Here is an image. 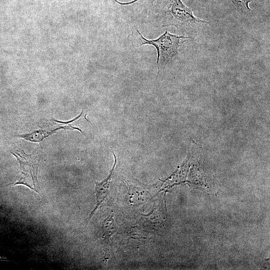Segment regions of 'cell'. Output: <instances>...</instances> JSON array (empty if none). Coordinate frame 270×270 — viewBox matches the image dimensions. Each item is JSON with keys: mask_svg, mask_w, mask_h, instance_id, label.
Returning <instances> with one entry per match:
<instances>
[{"mask_svg": "<svg viewBox=\"0 0 270 270\" xmlns=\"http://www.w3.org/2000/svg\"><path fill=\"white\" fill-rule=\"evenodd\" d=\"M146 21L156 28L174 26L191 38L209 25V22L196 17L182 0H156L147 8Z\"/></svg>", "mask_w": 270, "mask_h": 270, "instance_id": "cell-1", "label": "cell"}, {"mask_svg": "<svg viewBox=\"0 0 270 270\" xmlns=\"http://www.w3.org/2000/svg\"><path fill=\"white\" fill-rule=\"evenodd\" d=\"M140 36L142 45L150 44L154 46L157 52L158 74L179 52L184 42L191 38L187 36H178L166 30L162 34L154 40H148L136 30Z\"/></svg>", "mask_w": 270, "mask_h": 270, "instance_id": "cell-2", "label": "cell"}, {"mask_svg": "<svg viewBox=\"0 0 270 270\" xmlns=\"http://www.w3.org/2000/svg\"><path fill=\"white\" fill-rule=\"evenodd\" d=\"M21 151L20 153L12 152L20 164V174L17 181L8 185H24L42 196V192L37 178L39 156L34 154H27Z\"/></svg>", "mask_w": 270, "mask_h": 270, "instance_id": "cell-3", "label": "cell"}, {"mask_svg": "<svg viewBox=\"0 0 270 270\" xmlns=\"http://www.w3.org/2000/svg\"><path fill=\"white\" fill-rule=\"evenodd\" d=\"M114 163L110 172L106 178L100 182H95V194H96V204L86 219V224H87L90 220L92 218L96 210L102 204L107 198L110 192V183L113 174L114 168L116 166V160L115 155Z\"/></svg>", "mask_w": 270, "mask_h": 270, "instance_id": "cell-4", "label": "cell"}, {"mask_svg": "<svg viewBox=\"0 0 270 270\" xmlns=\"http://www.w3.org/2000/svg\"><path fill=\"white\" fill-rule=\"evenodd\" d=\"M60 128H58L50 132H47L46 130H36L29 134L19 135L18 136L32 142H41L44 138L52 134L56 130H59Z\"/></svg>", "mask_w": 270, "mask_h": 270, "instance_id": "cell-5", "label": "cell"}, {"mask_svg": "<svg viewBox=\"0 0 270 270\" xmlns=\"http://www.w3.org/2000/svg\"><path fill=\"white\" fill-rule=\"evenodd\" d=\"M230 2L241 14L244 15L250 14L252 12V9L249 6V4L254 0H227Z\"/></svg>", "mask_w": 270, "mask_h": 270, "instance_id": "cell-6", "label": "cell"}, {"mask_svg": "<svg viewBox=\"0 0 270 270\" xmlns=\"http://www.w3.org/2000/svg\"><path fill=\"white\" fill-rule=\"evenodd\" d=\"M155 0H134L128 2H121L118 0H115L118 4L122 6L130 5L138 3L146 6L147 8L151 5Z\"/></svg>", "mask_w": 270, "mask_h": 270, "instance_id": "cell-7", "label": "cell"}, {"mask_svg": "<svg viewBox=\"0 0 270 270\" xmlns=\"http://www.w3.org/2000/svg\"><path fill=\"white\" fill-rule=\"evenodd\" d=\"M82 112L80 113V114L77 117H76V118H74L73 120H70V121H68V122H60V121H58V120H54V121L57 122H58L60 124H68L70 122H72L74 120H77L78 118L82 115Z\"/></svg>", "mask_w": 270, "mask_h": 270, "instance_id": "cell-8", "label": "cell"}]
</instances>
